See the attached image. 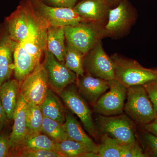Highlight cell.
<instances>
[{
	"label": "cell",
	"mask_w": 157,
	"mask_h": 157,
	"mask_svg": "<svg viewBox=\"0 0 157 157\" xmlns=\"http://www.w3.org/2000/svg\"><path fill=\"white\" fill-rule=\"evenodd\" d=\"M48 26L47 23L41 17L29 36L17 43L14 52V72L15 79L19 82L40 63L47 49Z\"/></svg>",
	"instance_id": "6da1fadb"
},
{
	"label": "cell",
	"mask_w": 157,
	"mask_h": 157,
	"mask_svg": "<svg viewBox=\"0 0 157 157\" xmlns=\"http://www.w3.org/2000/svg\"><path fill=\"white\" fill-rule=\"evenodd\" d=\"M110 57L114 65L115 79L127 88L157 79V69L144 67L137 61L119 54Z\"/></svg>",
	"instance_id": "7a4b0ae2"
},
{
	"label": "cell",
	"mask_w": 157,
	"mask_h": 157,
	"mask_svg": "<svg viewBox=\"0 0 157 157\" xmlns=\"http://www.w3.org/2000/svg\"><path fill=\"white\" fill-rule=\"evenodd\" d=\"M66 41L85 55L99 41L106 38L104 25L84 21L66 26Z\"/></svg>",
	"instance_id": "3957f363"
},
{
	"label": "cell",
	"mask_w": 157,
	"mask_h": 157,
	"mask_svg": "<svg viewBox=\"0 0 157 157\" xmlns=\"http://www.w3.org/2000/svg\"><path fill=\"white\" fill-rule=\"evenodd\" d=\"M41 18L31 0H23L6 18V28L11 39L18 43L29 36Z\"/></svg>",
	"instance_id": "277c9868"
},
{
	"label": "cell",
	"mask_w": 157,
	"mask_h": 157,
	"mask_svg": "<svg viewBox=\"0 0 157 157\" xmlns=\"http://www.w3.org/2000/svg\"><path fill=\"white\" fill-rule=\"evenodd\" d=\"M124 110L137 123L146 125L155 120L153 107L143 85L128 88Z\"/></svg>",
	"instance_id": "5b68a950"
},
{
	"label": "cell",
	"mask_w": 157,
	"mask_h": 157,
	"mask_svg": "<svg viewBox=\"0 0 157 157\" xmlns=\"http://www.w3.org/2000/svg\"><path fill=\"white\" fill-rule=\"evenodd\" d=\"M49 87L47 72L39 63L19 84V93L27 103L40 105Z\"/></svg>",
	"instance_id": "8992f818"
},
{
	"label": "cell",
	"mask_w": 157,
	"mask_h": 157,
	"mask_svg": "<svg viewBox=\"0 0 157 157\" xmlns=\"http://www.w3.org/2000/svg\"><path fill=\"white\" fill-rule=\"evenodd\" d=\"M137 16L126 0H122L115 8L109 9L104 25L106 37L116 38L123 36L135 23Z\"/></svg>",
	"instance_id": "52a82bcc"
},
{
	"label": "cell",
	"mask_w": 157,
	"mask_h": 157,
	"mask_svg": "<svg viewBox=\"0 0 157 157\" xmlns=\"http://www.w3.org/2000/svg\"><path fill=\"white\" fill-rule=\"evenodd\" d=\"M83 66L85 73L90 76L107 81L115 79L113 62L104 50L102 40L84 56Z\"/></svg>",
	"instance_id": "ba28073f"
},
{
	"label": "cell",
	"mask_w": 157,
	"mask_h": 157,
	"mask_svg": "<svg viewBox=\"0 0 157 157\" xmlns=\"http://www.w3.org/2000/svg\"><path fill=\"white\" fill-rule=\"evenodd\" d=\"M60 97L68 108L80 119L86 132L96 137L98 130L87 102L79 94L75 83L67 86L59 94Z\"/></svg>",
	"instance_id": "9c48e42d"
},
{
	"label": "cell",
	"mask_w": 157,
	"mask_h": 157,
	"mask_svg": "<svg viewBox=\"0 0 157 157\" xmlns=\"http://www.w3.org/2000/svg\"><path fill=\"white\" fill-rule=\"evenodd\" d=\"M97 121L102 135H107L127 144H133L136 142L132 122L126 116L100 115Z\"/></svg>",
	"instance_id": "30bf717a"
},
{
	"label": "cell",
	"mask_w": 157,
	"mask_h": 157,
	"mask_svg": "<svg viewBox=\"0 0 157 157\" xmlns=\"http://www.w3.org/2000/svg\"><path fill=\"white\" fill-rule=\"evenodd\" d=\"M109 91L104 94L94 105V110L100 115L110 116L123 113L128 88L116 79L108 80Z\"/></svg>",
	"instance_id": "8fae6325"
},
{
	"label": "cell",
	"mask_w": 157,
	"mask_h": 157,
	"mask_svg": "<svg viewBox=\"0 0 157 157\" xmlns=\"http://www.w3.org/2000/svg\"><path fill=\"white\" fill-rule=\"evenodd\" d=\"M43 64L47 76L49 87L54 91L59 94L69 85L76 82V73L68 69L64 63L60 62L48 50H45Z\"/></svg>",
	"instance_id": "7c38bea8"
},
{
	"label": "cell",
	"mask_w": 157,
	"mask_h": 157,
	"mask_svg": "<svg viewBox=\"0 0 157 157\" xmlns=\"http://www.w3.org/2000/svg\"><path fill=\"white\" fill-rule=\"evenodd\" d=\"M34 9L48 25L65 27L86 21L80 17L74 9L53 7L42 0H31Z\"/></svg>",
	"instance_id": "4fadbf2b"
},
{
	"label": "cell",
	"mask_w": 157,
	"mask_h": 157,
	"mask_svg": "<svg viewBox=\"0 0 157 157\" xmlns=\"http://www.w3.org/2000/svg\"><path fill=\"white\" fill-rule=\"evenodd\" d=\"M98 157H148L137 142L127 144L102 135L101 143L98 145Z\"/></svg>",
	"instance_id": "5bb4252c"
},
{
	"label": "cell",
	"mask_w": 157,
	"mask_h": 157,
	"mask_svg": "<svg viewBox=\"0 0 157 157\" xmlns=\"http://www.w3.org/2000/svg\"><path fill=\"white\" fill-rule=\"evenodd\" d=\"M27 103L19 93L17 106L13 115L14 124L12 132L9 136L10 155L17 149L29 134L27 123Z\"/></svg>",
	"instance_id": "9a60e30c"
},
{
	"label": "cell",
	"mask_w": 157,
	"mask_h": 157,
	"mask_svg": "<svg viewBox=\"0 0 157 157\" xmlns=\"http://www.w3.org/2000/svg\"><path fill=\"white\" fill-rule=\"evenodd\" d=\"M76 84L79 94L93 106L109 88L107 80L87 74L77 76Z\"/></svg>",
	"instance_id": "2e32d148"
},
{
	"label": "cell",
	"mask_w": 157,
	"mask_h": 157,
	"mask_svg": "<svg viewBox=\"0 0 157 157\" xmlns=\"http://www.w3.org/2000/svg\"><path fill=\"white\" fill-rule=\"evenodd\" d=\"M109 8L107 0H82L73 9L86 20L105 25Z\"/></svg>",
	"instance_id": "e0dca14e"
},
{
	"label": "cell",
	"mask_w": 157,
	"mask_h": 157,
	"mask_svg": "<svg viewBox=\"0 0 157 157\" xmlns=\"http://www.w3.org/2000/svg\"><path fill=\"white\" fill-rule=\"evenodd\" d=\"M17 44L11 39L5 27L0 33V87L10 79L14 71V52Z\"/></svg>",
	"instance_id": "ac0fdd59"
},
{
	"label": "cell",
	"mask_w": 157,
	"mask_h": 157,
	"mask_svg": "<svg viewBox=\"0 0 157 157\" xmlns=\"http://www.w3.org/2000/svg\"><path fill=\"white\" fill-rule=\"evenodd\" d=\"M63 124L70 139L82 144L90 151L97 154L98 144L86 134L71 113L65 111V121Z\"/></svg>",
	"instance_id": "d6986e66"
},
{
	"label": "cell",
	"mask_w": 157,
	"mask_h": 157,
	"mask_svg": "<svg viewBox=\"0 0 157 157\" xmlns=\"http://www.w3.org/2000/svg\"><path fill=\"white\" fill-rule=\"evenodd\" d=\"M19 95V83L15 78L5 82L0 87V101L8 119H13Z\"/></svg>",
	"instance_id": "ffe728a7"
},
{
	"label": "cell",
	"mask_w": 157,
	"mask_h": 157,
	"mask_svg": "<svg viewBox=\"0 0 157 157\" xmlns=\"http://www.w3.org/2000/svg\"><path fill=\"white\" fill-rule=\"evenodd\" d=\"M46 47L58 60L64 63L66 41L64 27L48 25Z\"/></svg>",
	"instance_id": "44dd1931"
},
{
	"label": "cell",
	"mask_w": 157,
	"mask_h": 157,
	"mask_svg": "<svg viewBox=\"0 0 157 157\" xmlns=\"http://www.w3.org/2000/svg\"><path fill=\"white\" fill-rule=\"evenodd\" d=\"M44 117L52 119L62 124L65 121V110L61 101L56 92L48 89L45 99L40 105Z\"/></svg>",
	"instance_id": "7402d4cb"
},
{
	"label": "cell",
	"mask_w": 157,
	"mask_h": 157,
	"mask_svg": "<svg viewBox=\"0 0 157 157\" xmlns=\"http://www.w3.org/2000/svg\"><path fill=\"white\" fill-rule=\"evenodd\" d=\"M29 149H44L56 151V141L45 134H42V133L28 135L12 155L15 156L18 152Z\"/></svg>",
	"instance_id": "603a6c76"
},
{
	"label": "cell",
	"mask_w": 157,
	"mask_h": 157,
	"mask_svg": "<svg viewBox=\"0 0 157 157\" xmlns=\"http://www.w3.org/2000/svg\"><path fill=\"white\" fill-rule=\"evenodd\" d=\"M84 57V55L79 51L66 42L64 64L76 73L77 77L85 74L83 66Z\"/></svg>",
	"instance_id": "cb8c5ba5"
},
{
	"label": "cell",
	"mask_w": 157,
	"mask_h": 157,
	"mask_svg": "<svg viewBox=\"0 0 157 157\" xmlns=\"http://www.w3.org/2000/svg\"><path fill=\"white\" fill-rule=\"evenodd\" d=\"M27 123L28 135L42 133V127L44 116L40 105L27 103Z\"/></svg>",
	"instance_id": "d4e9b609"
},
{
	"label": "cell",
	"mask_w": 157,
	"mask_h": 157,
	"mask_svg": "<svg viewBox=\"0 0 157 157\" xmlns=\"http://www.w3.org/2000/svg\"><path fill=\"white\" fill-rule=\"evenodd\" d=\"M56 150L63 157H81L85 153L90 151L82 144L70 139L56 142Z\"/></svg>",
	"instance_id": "484cf974"
},
{
	"label": "cell",
	"mask_w": 157,
	"mask_h": 157,
	"mask_svg": "<svg viewBox=\"0 0 157 157\" xmlns=\"http://www.w3.org/2000/svg\"><path fill=\"white\" fill-rule=\"evenodd\" d=\"M42 132L56 142L70 139L63 124L45 117L42 121Z\"/></svg>",
	"instance_id": "4316f807"
},
{
	"label": "cell",
	"mask_w": 157,
	"mask_h": 157,
	"mask_svg": "<svg viewBox=\"0 0 157 157\" xmlns=\"http://www.w3.org/2000/svg\"><path fill=\"white\" fill-rule=\"evenodd\" d=\"M15 156L21 157H62L58 152L44 149L25 150L18 152Z\"/></svg>",
	"instance_id": "83f0119b"
},
{
	"label": "cell",
	"mask_w": 157,
	"mask_h": 157,
	"mask_svg": "<svg viewBox=\"0 0 157 157\" xmlns=\"http://www.w3.org/2000/svg\"><path fill=\"white\" fill-rule=\"evenodd\" d=\"M143 85L146 90L152 104L155 119H157V79L146 82Z\"/></svg>",
	"instance_id": "f1b7e54d"
},
{
	"label": "cell",
	"mask_w": 157,
	"mask_h": 157,
	"mask_svg": "<svg viewBox=\"0 0 157 157\" xmlns=\"http://www.w3.org/2000/svg\"><path fill=\"white\" fill-rule=\"evenodd\" d=\"M144 140L147 153L151 156L157 157V136L147 132L144 135Z\"/></svg>",
	"instance_id": "f546056e"
},
{
	"label": "cell",
	"mask_w": 157,
	"mask_h": 157,
	"mask_svg": "<svg viewBox=\"0 0 157 157\" xmlns=\"http://www.w3.org/2000/svg\"><path fill=\"white\" fill-rule=\"evenodd\" d=\"M9 136L5 134L0 135V157H6L10 155Z\"/></svg>",
	"instance_id": "4dcf8cb0"
},
{
	"label": "cell",
	"mask_w": 157,
	"mask_h": 157,
	"mask_svg": "<svg viewBox=\"0 0 157 157\" xmlns=\"http://www.w3.org/2000/svg\"><path fill=\"white\" fill-rule=\"evenodd\" d=\"M43 2L53 7L73 9L78 0H42Z\"/></svg>",
	"instance_id": "1f68e13d"
},
{
	"label": "cell",
	"mask_w": 157,
	"mask_h": 157,
	"mask_svg": "<svg viewBox=\"0 0 157 157\" xmlns=\"http://www.w3.org/2000/svg\"><path fill=\"white\" fill-rule=\"evenodd\" d=\"M144 128L147 132L157 136V119L144 125Z\"/></svg>",
	"instance_id": "d6a6232c"
},
{
	"label": "cell",
	"mask_w": 157,
	"mask_h": 157,
	"mask_svg": "<svg viewBox=\"0 0 157 157\" xmlns=\"http://www.w3.org/2000/svg\"><path fill=\"white\" fill-rule=\"evenodd\" d=\"M7 119L8 117L0 101V130L4 126Z\"/></svg>",
	"instance_id": "836d02e7"
},
{
	"label": "cell",
	"mask_w": 157,
	"mask_h": 157,
	"mask_svg": "<svg viewBox=\"0 0 157 157\" xmlns=\"http://www.w3.org/2000/svg\"><path fill=\"white\" fill-rule=\"evenodd\" d=\"M122 0H107L109 6H117Z\"/></svg>",
	"instance_id": "e575fe53"
}]
</instances>
